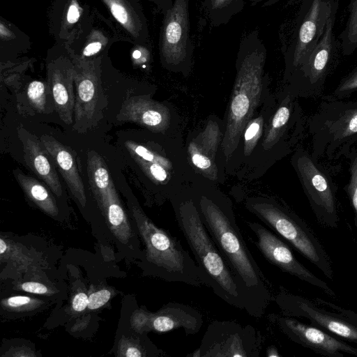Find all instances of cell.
Instances as JSON below:
<instances>
[{"instance_id": "obj_1", "label": "cell", "mask_w": 357, "mask_h": 357, "mask_svg": "<svg viewBox=\"0 0 357 357\" xmlns=\"http://www.w3.org/2000/svg\"><path fill=\"white\" fill-rule=\"evenodd\" d=\"M190 186L202 222L239 284L245 311L261 318L273 299L270 283L245 241L231 200L218 185L201 176L195 175Z\"/></svg>"}, {"instance_id": "obj_2", "label": "cell", "mask_w": 357, "mask_h": 357, "mask_svg": "<svg viewBox=\"0 0 357 357\" xmlns=\"http://www.w3.org/2000/svg\"><path fill=\"white\" fill-rule=\"evenodd\" d=\"M267 51L257 30L241 40L236 59V76L223 118L222 150L225 167L241 134L250 119L272 93L265 70Z\"/></svg>"}, {"instance_id": "obj_3", "label": "cell", "mask_w": 357, "mask_h": 357, "mask_svg": "<svg viewBox=\"0 0 357 357\" xmlns=\"http://www.w3.org/2000/svg\"><path fill=\"white\" fill-rule=\"evenodd\" d=\"M190 185L169 200L177 225L205 278L206 286L224 302L245 310L239 284L202 222Z\"/></svg>"}, {"instance_id": "obj_4", "label": "cell", "mask_w": 357, "mask_h": 357, "mask_svg": "<svg viewBox=\"0 0 357 357\" xmlns=\"http://www.w3.org/2000/svg\"><path fill=\"white\" fill-rule=\"evenodd\" d=\"M277 105L263 136L246 165L235 174L239 181L261 177L277 162L297 148L303 137L305 119L297 98L277 93Z\"/></svg>"}, {"instance_id": "obj_5", "label": "cell", "mask_w": 357, "mask_h": 357, "mask_svg": "<svg viewBox=\"0 0 357 357\" xmlns=\"http://www.w3.org/2000/svg\"><path fill=\"white\" fill-rule=\"evenodd\" d=\"M130 208L145 245L144 259L149 271L168 282L206 286L202 272L180 240L155 225L137 203L132 202Z\"/></svg>"}, {"instance_id": "obj_6", "label": "cell", "mask_w": 357, "mask_h": 357, "mask_svg": "<svg viewBox=\"0 0 357 357\" xmlns=\"http://www.w3.org/2000/svg\"><path fill=\"white\" fill-rule=\"evenodd\" d=\"M312 158L347 156L357 141V101L326 97L308 121Z\"/></svg>"}, {"instance_id": "obj_7", "label": "cell", "mask_w": 357, "mask_h": 357, "mask_svg": "<svg viewBox=\"0 0 357 357\" xmlns=\"http://www.w3.org/2000/svg\"><path fill=\"white\" fill-rule=\"evenodd\" d=\"M298 9L287 33L281 39L284 61L282 83L304 63L320 40L338 0H296Z\"/></svg>"}, {"instance_id": "obj_8", "label": "cell", "mask_w": 357, "mask_h": 357, "mask_svg": "<svg viewBox=\"0 0 357 357\" xmlns=\"http://www.w3.org/2000/svg\"><path fill=\"white\" fill-rule=\"evenodd\" d=\"M244 205L250 213L325 271L323 253L317 241L288 207L275 198L263 195L247 197Z\"/></svg>"}, {"instance_id": "obj_9", "label": "cell", "mask_w": 357, "mask_h": 357, "mask_svg": "<svg viewBox=\"0 0 357 357\" xmlns=\"http://www.w3.org/2000/svg\"><path fill=\"white\" fill-rule=\"evenodd\" d=\"M225 133L223 119L215 114L190 130L184 141V149L195 175L216 185L223 184L227 174L222 144Z\"/></svg>"}, {"instance_id": "obj_10", "label": "cell", "mask_w": 357, "mask_h": 357, "mask_svg": "<svg viewBox=\"0 0 357 357\" xmlns=\"http://www.w3.org/2000/svg\"><path fill=\"white\" fill-rule=\"evenodd\" d=\"M338 6L329 16L324 33L301 67L285 82L278 92L296 98L318 96L335 63L340 43L333 29Z\"/></svg>"}, {"instance_id": "obj_11", "label": "cell", "mask_w": 357, "mask_h": 357, "mask_svg": "<svg viewBox=\"0 0 357 357\" xmlns=\"http://www.w3.org/2000/svg\"><path fill=\"white\" fill-rule=\"evenodd\" d=\"M86 173L91 192L109 229L117 240L127 245L133 233L107 165L96 151L87 154Z\"/></svg>"}, {"instance_id": "obj_12", "label": "cell", "mask_w": 357, "mask_h": 357, "mask_svg": "<svg viewBox=\"0 0 357 357\" xmlns=\"http://www.w3.org/2000/svg\"><path fill=\"white\" fill-rule=\"evenodd\" d=\"M190 0H174L165 13L161 59L164 67L186 77L193 66L194 47L190 37Z\"/></svg>"}, {"instance_id": "obj_13", "label": "cell", "mask_w": 357, "mask_h": 357, "mask_svg": "<svg viewBox=\"0 0 357 357\" xmlns=\"http://www.w3.org/2000/svg\"><path fill=\"white\" fill-rule=\"evenodd\" d=\"M262 336L252 326L234 321H213L207 327L199 350L201 357H258Z\"/></svg>"}, {"instance_id": "obj_14", "label": "cell", "mask_w": 357, "mask_h": 357, "mask_svg": "<svg viewBox=\"0 0 357 357\" xmlns=\"http://www.w3.org/2000/svg\"><path fill=\"white\" fill-rule=\"evenodd\" d=\"M291 163L314 210L335 217L336 186L328 172L302 147L294 151Z\"/></svg>"}, {"instance_id": "obj_15", "label": "cell", "mask_w": 357, "mask_h": 357, "mask_svg": "<svg viewBox=\"0 0 357 357\" xmlns=\"http://www.w3.org/2000/svg\"><path fill=\"white\" fill-rule=\"evenodd\" d=\"M116 119L121 122L137 123L155 133L183 135L182 119L176 108L170 103L152 99L149 94L126 98Z\"/></svg>"}, {"instance_id": "obj_16", "label": "cell", "mask_w": 357, "mask_h": 357, "mask_svg": "<svg viewBox=\"0 0 357 357\" xmlns=\"http://www.w3.org/2000/svg\"><path fill=\"white\" fill-rule=\"evenodd\" d=\"M248 226L256 236V247L270 264L285 273L331 292L326 283L316 278L296 259L289 247L274 232L257 222H248Z\"/></svg>"}, {"instance_id": "obj_17", "label": "cell", "mask_w": 357, "mask_h": 357, "mask_svg": "<svg viewBox=\"0 0 357 357\" xmlns=\"http://www.w3.org/2000/svg\"><path fill=\"white\" fill-rule=\"evenodd\" d=\"M73 129L86 132L98 126L102 118L107 99L98 77L89 71L77 73Z\"/></svg>"}, {"instance_id": "obj_18", "label": "cell", "mask_w": 357, "mask_h": 357, "mask_svg": "<svg viewBox=\"0 0 357 357\" xmlns=\"http://www.w3.org/2000/svg\"><path fill=\"white\" fill-rule=\"evenodd\" d=\"M277 105L275 94L266 98L245 126L238 145L225 167L227 176H235L248 162L257 149Z\"/></svg>"}, {"instance_id": "obj_19", "label": "cell", "mask_w": 357, "mask_h": 357, "mask_svg": "<svg viewBox=\"0 0 357 357\" xmlns=\"http://www.w3.org/2000/svg\"><path fill=\"white\" fill-rule=\"evenodd\" d=\"M279 328L292 341L331 356H343L341 352L357 356V349L340 342L324 332L298 321L278 315H271Z\"/></svg>"}, {"instance_id": "obj_20", "label": "cell", "mask_w": 357, "mask_h": 357, "mask_svg": "<svg viewBox=\"0 0 357 357\" xmlns=\"http://www.w3.org/2000/svg\"><path fill=\"white\" fill-rule=\"evenodd\" d=\"M17 136L22 144L24 159L30 169L40 178L57 197L63 193L55 165L40 139L23 126L17 128Z\"/></svg>"}, {"instance_id": "obj_21", "label": "cell", "mask_w": 357, "mask_h": 357, "mask_svg": "<svg viewBox=\"0 0 357 357\" xmlns=\"http://www.w3.org/2000/svg\"><path fill=\"white\" fill-rule=\"evenodd\" d=\"M204 323L202 314L195 307L169 302L155 312H150L149 332L165 333L182 328L187 335L197 333Z\"/></svg>"}, {"instance_id": "obj_22", "label": "cell", "mask_w": 357, "mask_h": 357, "mask_svg": "<svg viewBox=\"0 0 357 357\" xmlns=\"http://www.w3.org/2000/svg\"><path fill=\"white\" fill-rule=\"evenodd\" d=\"M40 139L56 167L61 174L70 192L77 202L84 207L86 204L84 185L79 175L73 151L52 136L43 135Z\"/></svg>"}, {"instance_id": "obj_23", "label": "cell", "mask_w": 357, "mask_h": 357, "mask_svg": "<svg viewBox=\"0 0 357 357\" xmlns=\"http://www.w3.org/2000/svg\"><path fill=\"white\" fill-rule=\"evenodd\" d=\"M74 76L72 73L52 72L50 86L55 110L61 120L67 125L73 124L75 95L73 89Z\"/></svg>"}, {"instance_id": "obj_24", "label": "cell", "mask_w": 357, "mask_h": 357, "mask_svg": "<svg viewBox=\"0 0 357 357\" xmlns=\"http://www.w3.org/2000/svg\"><path fill=\"white\" fill-rule=\"evenodd\" d=\"M1 262H7L24 271H38L45 267V259L36 251L27 250L23 245L8 238H0Z\"/></svg>"}, {"instance_id": "obj_25", "label": "cell", "mask_w": 357, "mask_h": 357, "mask_svg": "<svg viewBox=\"0 0 357 357\" xmlns=\"http://www.w3.org/2000/svg\"><path fill=\"white\" fill-rule=\"evenodd\" d=\"M13 175L27 197L43 212L52 218L58 215L59 208L56 202L43 183L25 174L18 168L13 170Z\"/></svg>"}, {"instance_id": "obj_26", "label": "cell", "mask_w": 357, "mask_h": 357, "mask_svg": "<svg viewBox=\"0 0 357 357\" xmlns=\"http://www.w3.org/2000/svg\"><path fill=\"white\" fill-rule=\"evenodd\" d=\"M246 0H204L201 5V20L204 25L217 28L227 24L241 12ZM204 22L202 24H204Z\"/></svg>"}, {"instance_id": "obj_27", "label": "cell", "mask_w": 357, "mask_h": 357, "mask_svg": "<svg viewBox=\"0 0 357 357\" xmlns=\"http://www.w3.org/2000/svg\"><path fill=\"white\" fill-rule=\"evenodd\" d=\"M26 93L29 103L38 112L47 114L55 109L50 84L33 81L28 85Z\"/></svg>"}, {"instance_id": "obj_28", "label": "cell", "mask_w": 357, "mask_h": 357, "mask_svg": "<svg viewBox=\"0 0 357 357\" xmlns=\"http://www.w3.org/2000/svg\"><path fill=\"white\" fill-rule=\"evenodd\" d=\"M347 22L337 39L344 56H349L357 50V0H349Z\"/></svg>"}, {"instance_id": "obj_29", "label": "cell", "mask_w": 357, "mask_h": 357, "mask_svg": "<svg viewBox=\"0 0 357 357\" xmlns=\"http://www.w3.org/2000/svg\"><path fill=\"white\" fill-rule=\"evenodd\" d=\"M142 344L134 339L122 335L118 344L117 356L121 357H145L151 356H162L164 353L154 346Z\"/></svg>"}, {"instance_id": "obj_30", "label": "cell", "mask_w": 357, "mask_h": 357, "mask_svg": "<svg viewBox=\"0 0 357 357\" xmlns=\"http://www.w3.org/2000/svg\"><path fill=\"white\" fill-rule=\"evenodd\" d=\"M45 304L42 300L26 296H14L3 298L1 307L9 312H31L38 309Z\"/></svg>"}, {"instance_id": "obj_31", "label": "cell", "mask_w": 357, "mask_h": 357, "mask_svg": "<svg viewBox=\"0 0 357 357\" xmlns=\"http://www.w3.org/2000/svg\"><path fill=\"white\" fill-rule=\"evenodd\" d=\"M355 92H357V65L340 81L330 96L344 99Z\"/></svg>"}, {"instance_id": "obj_32", "label": "cell", "mask_w": 357, "mask_h": 357, "mask_svg": "<svg viewBox=\"0 0 357 357\" xmlns=\"http://www.w3.org/2000/svg\"><path fill=\"white\" fill-rule=\"evenodd\" d=\"M347 157L350 159L349 180L345 190L357 214V149L351 151Z\"/></svg>"}, {"instance_id": "obj_33", "label": "cell", "mask_w": 357, "mask_h": 357, "mask_svg": "<svg viewBox=\"0 0 357 357\" xmlns=\"http://www.w3.org/2000/svg\"><path fill=\"white\" fill-rule=\"evenodd\" d=\"M15 289L17 290L39 295H53L56 289L50 285L37 281L18 282L15 284Z\"/></svg>"}, {"instance_id": "obj_34", "label": "cell", "mask_w": 357, "mask_h": 357, "mask_svg": "<svg viewBox=\"0 0 357 357\" xmlns=\"http://www.w3.org/2000/svg\"><path fill=\"white\" fill-rule=\"evenodd\" d=\"M150 312L144 307L137 309L132 312L130 317V325L135 332L141 335L149 332Z\"/></svg>"}, {"instance_id": "obj_35", "label": "cell", "mask_w": 357, "mask_h": 357, "mask_svg": "<svg viewBox=\"0 0 357 357\" xmlns=\"http://www.w3.org/2000/svg\"><path fill=\"white\" fill-rule=\"evenodd\" d=\"M112 296V291L107 288H102L91 293L89 296L87 308L95 310L106 304Z\"/></svg>"}, {"instance_id": "obj_36", "label": "cell", "mask_w": 357, "mask_h": 357, "mask_svg": "<svg viewBox=\"0 0 357 357\" xmlns=\"http://www.w3.org/2000/svg\"><path fill=\"white\" fill-rule=\"evenodd\" d=\"M89 304V296L84 292H77L71 301V308L75 312H81L85 310Z\"/></svg>"}, {"instance_id": "obj_37", "label": "cell", "mask_w": 357, "mask_h": 357, "mask_svg": "<svg viewBox=\"0 0 357 357\" xmlns=\"http://www.w3.org/2000/svg\"><path fill=\"white\" fill-rule=\"evenodd\" d=\"M33 350L27 347H17L10 348L6 354H1V356L12 357H33L36 356Z\"/></svg>"}, {"instance_id": "obj_38", "label": "cell", "mask_w": 357, "mask_h": 357, "mask_svg": "<svg viewBox=\"0 0 357 357\" xmlns=\"http://www.w3.org/2000/svg\"><path fill=\"white\" fill-rule=\"evenodd\" d=\"M110 9L112 15L116 20L122 24H127L128 14L124 7L120 4L112 3H111Z\"/></svg>"}, {"instance_id": "obj_39", "label": "cell", "mask_w": 357, "mask_h": 357, "mask_svg": "<svg viewBox=\"0 0 357 357\" xmlns=\"http://www.w3.org/2000/svg\"><path fill=\"white\" fill-rule=\"evenodd\" d=\"M79 17V12L75 4H71L67 13V20L69 23H75Z\"/></svg>"}, {"instance_id": "obj_40", "label": "cell", "mask_w": 357, "mask_h": 357, "mask_svg": "<svg viewBox=\"0 0 357 357\" xmlns=\"http://www.w3.org/2000/svg\"><path fill=\"white\" fill-rule=\"evenodd\" d=\"M102 47V44L99 42H94L89 44L84 50L83 54L86 56L93 55L98 52Z\"/></svg>"}, {"instance_id": "obj_41", "label": "cell", "mask_w": 357, "mask_h": 357, "mask_svg": "<svg viewBox=\"0 0 357 357\" xmlns=\"http://www.w3.org/2000/svg\"><path fill=\"white\" fill-rule=\"evenodd\" d=\"M251 6L261 3L262 6H269L277 3L280 0H248Z\"/></svg>"}, {"instance_id": "obj_42", "label": "cell", "mask_w": 357, "mask_h": 357, "mask_svg": "<svg viewBox=\"0 0 357 357\" xmlns=\"http://www.w3.org/2000/svg\"><path fill=\"white\" fill-rule=\"evenodd\" d=\"M266 356L268 357H279L280 355L278 354V350L275 347L271 346L266 349Z\"/></svg>"}, {"instance_id": "obj_43", "label": "cell", "mask_w": 357, "mask_h": 357, "mask_svg": "<svg viewBox=\"0 0 357 357\" xmlns=\"http://www.w3.org/2000/svg\"><path fill=\"white\" fill-rule=\"evenodd\" d=\"M141 56V52L139 50H135L132 53V57L134 59H139Z\"/></svg>"}]
</instances>
